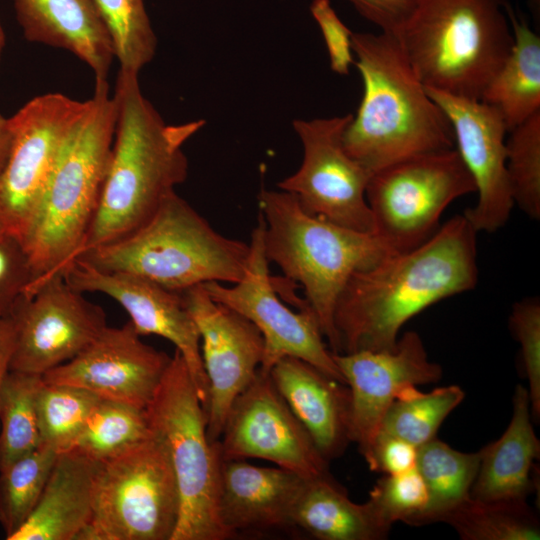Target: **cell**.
<instances>
[{"label":"cell","instance_id":"cell-1","mask_svg":"<svg viewBox=\"0 0 540 540\" xmlns=\"http://www.w3.org/2000/svg\"><path fill=\"white\" fill-rule=\"evenodd\" d=\"M477 234L465 215L458 214L422 244L355 272L334 311L338 353L393 349L414 316L474 289L479 278Z\"/></svg>","mask_w":540,"mask_h":540},{"label":"cell","instance_id":"cell-2","mask_svg":"<svg viewBox=\"0 0 540 540\" xmlns=\"http://www.w3.org/2000/svg\"><path fill=\"white\" fill-rule=\"evenodd\" d=\"M113 98L117 118L110 162L79 255L130 234L154 215L185 181L183 147L205 125L204 120L167 124L131 72L119 71Z\"/></svg>","mask_w":540,"mask_h":540},{"label":"cell","instance_id":"cell-3","mask_svg":"<svg viewBox=\"0 0 540 540\" xmlns=\"http://www.w3.org/2000/svg\"><path fill=\"white\" fill-rule=\"evenodd\" d=\"M363 81L357 113L343 133L348 154L370 174L394 163L455 148L451 124L389 33H352Z\"/></svg>","mask_w":540,"mask_h":540},{"label":"cell","instance_id":"cell-4","mask_svg":"<svg viewBox=\"0 0 540 540\" xmlns=\"http://www.w3.org/2000/svg\"><path fill=\"white\" fill-rule=\"evenodd\" d=\"M117 118L107 80L68 134L22 241L34 274L25 295L63 275L79 255L95 216L110 162Z\"/></svg>","mask_w":540,"mask_h":540},{"label":"cell","instance_id":"cell-5","mask_svg":"<svg viewBox=\"0 0 540 540\" xmlns=\"http://www.w3.org/2000/svg\"><path fill=\"white\" fill-rule=\"evenodd\" d=\"M264 252L286 278L299 283L330 351L338 353L333 317L351 276L393 253L374 233L352 230L304 211L296 197L262 188Z\"/></svg>","mask_w":540,"mask_h":540},{"label":"cell","instance_id":"cell-6","mask_svg":"<svg viewBox=\"0 0 540 540\" xmlns=\"http://www.w3.org/2000/svg\"><path fill=\"white\" fill-rule=\"evenodd\" d=\"M507 0H419L395 35L424 86L481 100L514 37Z\"/></svg>","mask_w":540,"mask_h":540},{"label":"cell","instance_id":"cell-7","mask_svg":"<svg viewBox=\"0 0 540 540\" xmlns=\"http://www.w3.org/2000/svg\"><path fill=\"white\" fill-rule=\"evenodd\" d=\"M249 258L250 244L218 233L174 191L141 227L76 259L182 292L207 282H239Z\"/></svg>","mask_w":540,"mask_h":540},{"label":"cell","instance_id":"cell-8","mask_svg":"<svg viewBox=\"0 0 540 540\" xmlns=\"http://www.w3.org/2000/svg\"><path fill=\"white\" fill-rule=\"evenodd\" d=\"M145 410L167 445L178 485L180 510L171 540L229 539L217 507L219 444L207 436L206 410L177 350Z\"/></svg>","mask_w":540,"mask_h":540},{"label":"cell","instance_id":"cell-9","mask_svg":"<svg viewBox=\"0 0 540 540\" xmlns=\"http://www.w3.org/2000/svg\"><path fill=\"white\" fill-rule=\"evenodd\" d=\"M179 510L169 451L153 430L125 453L99 462L92 517L77 540H171Z\"/></svg>","mask_w":540,"mask_h":540},{"label":"cell","instance_id":"cell-10","mask_svg":"<svg viewBox=\"0 0 540 540\" xmlns=\"http://www.w3.org/2000/svg\"><path fill=\"white\" fill-rule=\"evenodd\" d=\"M472 192L475 182L455 148L382 168L366 188L374 234L393 252L412 249L437 231L454 200Z\"/></svg>","mask_w":540,"mask_h":540},{"label":"cell","instance_id":"cell-11","mask_svg":"<svg viewBox=\"0 0 540 540\" xmlns=\"http://www.w3.org/2000/svg\"><path fill=\"white\" fill-rule=\"evenodd\" d=\"M86 101L61 93L34 97L9 118L13 133L0 172V229L25 238L58 154Z\"/></svg>","mask_w":540,"mask_h":540},{"label":"cell","instance_id":"cell-12","mask_svg":"<svg viewBox=\"0 0 540 540\" xmlns=\"http://www.w3.org/2000/svg\"><path fill=\"white\" fill-rule=\"evenodd\" d=\"M352 114L296 119L293 128L303 146L298 170L278 183L307 213L359 232L374 233L366 199L371 174L343 145Z\"/></svg>","mask_w":540,"mask_h":540},{"label":"cell","instance_id":"cell-13","mask_svg":"<svg viewBox=\"0 0 540 540\" xmlns=\"http://www.w3.org/2000/svg\"><path fill=\"white\" fill-rule=\"evenodd\" d=\"M264 221L259 214L253 229L250 258L244 277L231 287L207 282L203 287L216 302L251 321L264 339V357L260 369L269 372L284 357H296L346 384L328 350L319 321L309 306L294 312L276 294L264 252Z\"/></svg>","mask_w":540,"mask_h":540},{"label":"cell","instance_id":"cell-14","mask_svg":"<svg viewBox=\"0 0 540 540\" xmlns=\"http://www.w3.org/2000/svg\"><path fill=\"white\" fill-rule=\"evenodd\" d=\"M83 294L55 275L17 300L9 314L15 327L10 370L43 375L97 338L106 314Z\"/></svg>","mask_w":540,"mask_h":540},{"label":"cell","instance_id":"cell-15","mask_svg":"<svg viewBox=\"0 0 540 540\" xmlns=\"http://www.w3.org/2000/svg\"><path fill=\"white\" fill-rule=\"evenodd\" d=\"M218 444L223 460L262 459L305 479L330 475L328 461L261 369L231 405Z\"/></svg>","mask_w":540,"mask_h":540},{"label":"cell","instance_id":"cell-16","mask_svg":"<svg viewBox=\"0 0 540 540\" xmlns=\"http://www.w3.org/2000/svg\"><path fill=\"white\" fill-rule=\"evenodd\" d=\"M181 293L200 335L209 384L207 436L217 442L231 405L261 367L264 339L251 321L214 301L203 284Z\"/></svg>","mask_w":540,"mask_h":540},{"label":"cell","instance_id":"cell-17","mask_svg":"<svg viewBox=\"0 0 540 540\" xmlns=\"http://www.w3.org/2000/svg\"><path fill=\"white\" fill-rule=\"evenodd\" d=\"M425 88L447 116L455 149L475 182L477 202L463 214L478 233L498 231L515 206L506 169L508 129L501 114L481 100Z\"/></svg>","mask_w":540,"mask_h":540},{"label":"cell","instance_id":"cell-18","mask_svg":"<svg viewBox=\"0 0 540 540\" xmlns=\"http://www.w3.org/2000/svg\"><path fill=\"white\" fill-rule=\"evenodd\" d=\"M64 278L82 293L100 292L118 302L140 336L157 335L174 344L207 411L209 384L201 357L200 335L181 292L133 274L99 270L81 259L72 262Z\"/></svg>","mask_w":540,"mask_h":540},{"label":"cell","instance_id":"cell-19","mask_svg":"<svg viewBox=\"0 0 540 540\" xmlns=\"http://www.w3.org/2000/svg\"><path fill=\"white\" fill-rule=\"evenodd\" d=\"M140 337L130 321L121 327L106 326L81 353L43 374V381L145 409L171 357Z\"/></svg>","mask_w":540,"mask_h":540},{"label":"cell","instance_id":"cell-20","mask_svg":"<svg viewBox=\"0 0 540 540\" xmlns=\"http://www.w3.org/2000/svg\"><path fill=\"white\" fill-rule=\"evenodd\" d=\"M333 358L350 391V441L361 454L401 391L442 378V367L429 359L416 331L399 336L393 349L333 353Z\"/></svg>","mask_w":540,"mask_h":540},{"label":"cell","instance_id":"cell-21","mask_svg":"<svg viewBox=\"0 0 540 540\" xmlns=\"http://www.w3.org/2000/svg\"><path fill=\"white\" fill-rule=\"evenodd\" d=\"M305 478L280 467L221 458L217 507L230 538L239 531L288 529Z\"/></svg>","mask_w":540,"mask_h":540},{"label":"cell","instance_id":"cell-22","mask_svg":"<svg viewBox=\"0 0 540 540\" xmlns=\"http://www.w3.org/2000/svg\"><path fill=\"white\" fill-rule=\"evenodd\" d=\"M269 374L322 456L340 457L351 442L348 386L296 357L280 359Z\"/></svg>","mask_w":540,"mask_h":540},{"label":"cell","instance_id":"cell-23","mask_svg":"<svg viewBox=\"0 0 540 540\" xmlns=\"http://www.w3.org/2000/svg\"><path fill=\"white\" fill-rule=\"evenodd\" d=\"M14 8L26 40L68 50L107 80L114 49L91 0H14Z\"/></svg>","mask_w":540,"mask_h":540},{"label":"cell","instance_id":"cell-24","mask_svg":"<svg viewBox=\"0 0 540 540\" xmlns=\"http://www.w3.org/2000/svg\"><path fill=\"white\" fill-rule=\"evenodd\" d=\"M98 464L75 450L60 452L34 510L9 540H77L92 517Z\"/></svg>","mask_w":540,"mask_h":540},{"label":"cell","instance_id":"cell-25","mask_svg":"<svg viewBox=\"0 0 540 540\" xmlns=\"http://www.w3.org/2000/svg\"><path fill=\"white\" fill-rule=\"evenodd\" d=\"M531 415L529 392L515 387L508 427L480 449L479 469L470 497L478 500H527L535 489V461L540 455Z\"/></svg>","mask_w":540,"mask_h":540},{"label":"cell","instance_id":"cell-26","mask_svg":"<svg viewBox=\"0 0 540 540\" xmlns=\"http://www.w3.org/2000/svg\"><path fill=\"white\" fill-rule=\"evenodd\" d=\"M291 526L319 540H383L390 532L368 500L353 502L331 475L304 480Z\"/></svg>","mask_w":540,"mask_h":540},{"label":"cell","instance_id":"cell-27","mask_svg":"<svg viewBox=\"0 0 540 540\" xmlns=\"http://www.w3.org/2000/svg\"><path fill=\"white\" fill-rule=\"evenodd\" d=\"M506 12L514 44L481 101L499 111L510 131L540 111V37L509 3Z\"/></svg>","mask_w":540,"mask_h":540},{"label":"cell","instance_id":"cell-28","mask_svg":"<svg viewBox=\"0 0 540 540\" xmlns=\"http://www.w3.org/2000/svg\"><path fill=\"white\" fill-rule=\"evenodd\" d=\"M479 461L478 451L455 450L437 437L417 447L415 468L426 486L428 502L415 526L439 522L470 497Z\"/></svg>","mask_w":540,"mask_h":540},{"label":"cell","instance_id":"cell-29","mask_svg":"<svg viewBox=\"0 0 540 540\" xmlns=\"http://www.w3.org/2000/svg\"><path fill=\"white\" fill-rule=\"evenodd\" d=\"M439 522L463 540H539L540 519L527 500H478L469 497Z\"/></svg>","mask_w":540,"mask_h":540},{"label":"cell","instance_id":"cell-30","mask_svg":"<svg viewBox=\"0 0 540 540\" xmlns=\"http://www.w3.org/2000/svg\"><path fill=\"white\" fill-rule=\"evenodd\" d=\"M152 434L145 409L100 398L69 450L101 462L125 453Z\"/></svg>","mask_w":540,"mask_h":540},{"label":"cell","instance_id":"cell-31","mask_svg":"<svg viewBox=\"0 0 540 540\" xmlns=\"http://www.w3.org/2000/svg\"><path fill=\"white\" fill-rule=\"evenodd\" d=\"M458 385L422 392L417 386L405 388L387 409L377 433L404 440L415 447L436 437L448 415L464 400Z\"/></svg>","mask_w":540,"mask_h":540},{"label":"cell","instance_id":"cell-32","mask_svg":"<svg viewBox=\"0 0 540 540\" xmlns=\"http://www.w3.org/2000/svg\"><path fill=\"white\" fill-rule=\"evenodd\" d=\"M42 375L12 371L0 388V470L40 446L37 395Z\"/></svg>","mask_w":540,"mask_h":540},{"label":"cell","instance_id":"cell-33","mask_svg":"<svg viewBox=\"0 0 540 540\" xmlns=\"http://www.w3.org/2000/svg\"><path fill=\"white\" fill-rule=\"evenodd\" d=\"M58 452L40 445L0 470V525L9 540L31 515Z\"/></svg>","mask_w":540,"mask_h":540},{"label":"cell","instance_id":"cell-34","mask_svg":"<svg viewBox=\"0 0 540 540\" xmlns=\"http://www.w3.org/2000/svg\"><path fill=\"white\" fill-rule=\"evenodd\" d=\"M104 23L120 70L139 74L154 57L157 37L145 0H91Z\"/></svg>","mask_w":540,"mask_h":540},{"label":"cell","instance_id":"cell-35","mask_svg":"<svg viewBox=\"0 0 540 540\" xmlns=\"http://www.w3.org/2000/svg\"><path fill=\"white\" fill-rule=\"evenodd\" d=\"M99 399L79 387L43 381L37 395L40 445L69 450Z\"/></svg>","mask_w":540,"mask_h":540},{"label":"cell","instance_id":"cell-36","mask_svg":"<svg viewBox=\"0 0 540 540\" xmlns=\"http://www.w3.org/2000/svg\"><path fill=\"white\" fill-rule=\"evenodd\" d=\"M506 140V169L514 205L540 218V111L514 127Z\"/></svg>","mask_w":540,"mask_h":540},{"label":"cell","instance_id":"cell-37","mask_svg":"<svg viewBox=\"0 0 540 540\" xmlns=\"http://www.w3.org/2000/svg\"><path fill=\"white\" fill-rule=\"evenodd\" d=\"M379 521L388 529L396 522L415 526L428 502L426 486L419 472L413 469L395 475H384L369 493Z\"/></svg>","mask_w":540,"mask_h":540},{"label":"cell","instance_id":"cell-38","mask_svg":"<svg viewBox=\"0 0 540 540\" xmlns=\"http://www.w3.org/2000/svg\"><path fill=\"white\" fill-rule=\"evenodd\" d=\"M509 328L521 348L522 367L528 381L533 421L540 419V300L524 298L513 304Z\"/></svg>","mask_w":540,"mask_h":540},{"label":"cell","instance_id":"cell-39","mask_svg":"<svg viewBox=\"0 0 540 540\" xmlns=\"http://www.w3.org/2000/svg\"><path fill=\"white\" fill-rule=\"evenodd\" d=\"M33 281V270L22 242L0 229V318L9 316Z\"/></svg>","mask_w":540,"mask_h":540},{"label":"cell","instance_id":"cell-40","mask_svg":"<svg viewBox=\"0 0 540 540\" xmlns=\"http://www.w3.org/2000/svg\"><path fill=\"white\" fill-rule=\"evenodd\" d=\"M310 12L323 35L331 69L347 75L354 59L352 56V31L342 22L330 0H313Z\"/></svg>","mask_w":540,"mask_h":540},{"label":"cell","instance_id":"cell-41","mask_svg":"<svg viewBox=\"0 0 540 540\" xmlns=\"http://www.w3.org/2000/svg\"><path fill=\"white\" fill-rule=\"evenodd\" d=\"M362 456L371 471L395 475L415 467L417 447L404 440L377 433Z\"/></svg>","mask_w":540,"mask_h":540},{"label":"cell","instance_id":"cell-42","mask_svg":"<svg viewBox=\"0 0 540 540\" xmlns=\"http://www.w3.org/2000/svg\"><path fill=\"white\" fill-rule=\"evenodd\" d=\"M381 32L396 35L419 0H345Z\"/></svg>","mask_w":540,"mask_h":540},{"label":"cell","instance_id":"cell-43","mask_svg":"<svg viewBox=\"0 0 540 540\" xmlns=\"http://www.w3.org/2000/svg\"><path fill=\"white\" fill-rule=\"evenodd\" d=\"M15 345V327L12 319L0 318V388L10 370V362Z\"/></svg>","mask_w":540,"mask_h":540},{"label":"cell","instance_id":"cell-44","mask_svg":"<svg viewBox=\"0 0 540 540\" xmlns=\"http://www.w3.org/2000/svg\"><path fill=\"white\" fill-rule=\"evenodd\" d=\"M13 144V133L9 118L0 114V172L5 167Z\"/></svg>","mask_w":540,"mask_h":540},{"label":"cell","instance_id":"cell-45","mask_svg":"<svg viewBox=\"0 0 540 540\" xmlns=\"http://www.w3.org/2000/svg\"><path fill=\"white\" fill-rule=\"evenodd\" d=\"M5 43H6V36H5L4 28L0 21V60H1L3 49L5 47Z\"/></svg>","mask_w":540,"mask_h":540},{"label":"cell","instance_id":"cell-46","mask_svg":"<svg viewBox=\"0 0 540 540\" xmlns=\"http://www.w3.org/2000/svg\"><path fill=\"white\" fill-rule=\"evenodd\" d=\"M531 1L533 2V5L536 6V0H531Z\"/></svg>","mask_w":540,"mask_h":540}]
</instances>
